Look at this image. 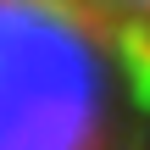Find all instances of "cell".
<instances>
[{
	"label": "cell",
	"instance_id": "6da1fadb",
	"mask_svg": "<svg viewBox=\"0 0 150 150\" xmlns=\"http://www.w3.org/2000/svg\"><path fill=\"white\" fill-rule=\"evenodd\" d=\"M139 67L56 0H0V150H150Z\"/></svg>",
	"mask_w": 150,
	"mask_h": 150
},
{
	"label": "cell",
	"instance_id": "7a4b0ae2",
	"mask_svg": "<svg viewBox=\"0 0 150 150\" xmlns=\"http://www.w3.org/2000/svg\"><path fill=\"white\" fill-rule=\"evenodd\" d=\"M56 6H67L72 17L106 28L111 39H122L128 50H139L150 61V0H56Z\"/></svg>",
	"mask_w": 150,
	"mask_h": 150
}]
</instances>
